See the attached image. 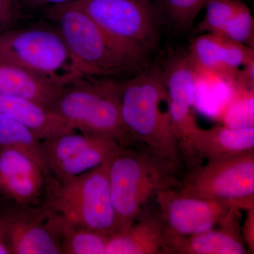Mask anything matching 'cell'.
Instances as JSON below:
<instances>
[{
	"instance_id": "6da1fadb",
	"label": "cell",
	"mask_w": 254,
	"mask_h": 254,
	"mask_svg": "<svg viewBox=\"0 0 254 254\" xmlns=\"http://www.w3.org/2000/svg\"><path fill=\"white\" fill-rule=\"evenodd\" d=\"M119 100L124 125L133 141L144 143L184 175L185 167L172 126L162 69L147 68L119 82Z\"/></svg>"
},
{
	"instance_id": "7a4b0ae2",
	"label": "cell",
	"mask_w": 254,
	"mask_h": 254,
	"mask_svg": "<svg viewBox=\"0 0 254 254\" xmlns=\"http://www.w3.org/2000/svg\"><path fill=\"white\" fill-rule=\"evenodd\" d=\"M106 165L116 215L115 233L131 226L159 190L181 188L183 175L145 146L123 148Z\"/></svg>"
},
{
	"instance_id": "3957f363",
	"label": "cell",
	"mask_w": 254,
	"mask_h": 254,
	"mask_svg": "<svg viewBox=\"0 0 254 254\" xmlns=\"http://www.w3.org/2000/svg\"><path fill=\"white\" fill-rule=\"evenodd\" d=\"M48 14L58 23L81 77L121 76L141 63L84 11L70 3L49 6Z\"/></svg>"
},
{
	"instance_id": "277c9868",
	"label": "cell",
	"mask_w": 254,
	"mask_h": 254,
	"mask_svg": "<svg viewBox=\"0 0 254 254\" xmlns=\"http://www.w3.org/2000/svg\"><path fill=\"white\" fill-rule=\"evenodd\" d=\"M49 178L43 205L50 211L90 231L107 236L116 232L106 163L67 181Z\"/></svg>"
},
{
	"instance_id": "5b68a950",
	"label": "cell",
	"mask_w": 254,
	"mask_h": 254,
	"mask_svg": "<svg viewBox=\"0 0 254 254\" xmlns=\"http://www.w3.org/2000/svg\"><path fill=\"white\" fill-rule=\"evenodd\" d=\"M53 110L81 133L110 138L124 148L133 141L122 119L119 82L82 76L63 88Z\"/></svg>"
},
{
	"instance_id": "8992f818",
	"label": "cell",
	"mask_w": 254,
	"mask_h": 254,
	"mask_svg": "<svg viewBox=\"0 0 254 254\" xmlns=\"http://www.w3.org/2000/svg\"><path fill=\"white\" fill-rule=\"evenodd\" d=\"M0 58L55 86L81 78L59 30L29 28L0 33Z\"/></svg>"
},
{
	"instance_id": "52a82bcc",
	"label": "cell",
	"mask_w": 254,
	"mask_h": 254,
	"mask_svg": "<svg viewBox=\"0 0 254 254\" xmlns=\"http://www.w3.org/2000/svg\"><path fill=\"white\" fill-rule=\"evenodd\" d=\"M115 41L143 62L158 37V11L153 0H73Z\"/></svg>"
},
{
	"instance_id": "ba28073f",
	"label": "cell",
	"mask_w": 254,
	"mask_h": 254,
	"mask_svg": "<svg viewBox=\"0 0 254 254\" xmlns=\"http://www.w3.org/2000/svg\"><path fill=\"white\" fill-rule=\"evenodd\" d=\"M180 191L239 210L254 208V150L232 158L205 160L187 170Z\"/></svg>"
},
{
	"instance_id": "9c48e42d",
	"label": "cell",
	"mask_w": 254,
	"mask_h": 254,
	"mask_svg": "<svg viewBox=\"0 0 254 254\" xmlns=\"http://www.w3.org/2000/svg\"><path fill=\"white\" fill-rule=\"evenodd\" d=\"M162 74L168 92L174 133L185 169L189 170L203 163L193 145V137L200 128L193 113L198 72L188 54H185L170 60L162 69Z\"/></svg>"
},
{
	"instance_id": "30bf717a",
	"label": "cell",
	"mask_w": 254,
	"mask_h": 254,
	"mask_svg": "<svg viewBox=\"0 0 254 254\" xmlns=\"http://www.w3.org/2000/svg\"><path fill=\"white\" fill-rule=\"evenodd\" d=\"M76 131L43 141L50 174L58 181H67L106 163L124 148L110 138Z\"/></svg>"
},
{
	"instance_id": "8fae6325",
	"label": "cell",
	"mask_w": 254,
	"mask_h": 254,
	"mask_svg": "<svg viewBox=\"0 0 254 254\" xmlns=\"http://www.w3.org/2000/svg\"><path fill=\"white\" fill-rule=\"evenodd\" d=\"M169 235L188 237L219 227L241 210L215 201L188 196L180 190H159L155 195Z\"/></svg>"
},
{
	"instance_id": "7c38bea8",
	"label": "cell",
	"mask_w": 254,
	"mask_h": 254,
	"mask_svg": "<svg viewBox=\"0 0 254 254\" xmlns=\"http://www.w3.org/2000/svg\"><path fill=\"white\" fill-rule=\"evenodd\" d=\"M46 178L41 166L27 155L0 148V208L41 205Z\"/></svg>"
},
{
	"instance_id": "4fadbf2b",
	"label": "cell",
	"mask_w": 254,
	"mask_h": 254,
	"mask_svg": "<svg viewBox=\"0 0 254 254\" xmlns=\"http://www.w3.org/2000/svg\"><path fill=\"white\" fill-rule=\"evenodd\" d=\"M48 213L43 205L0 208L7 227L11 254H63L47 225Z\"/></svg>"
},
{
	"instance_id": "5bb4252c",
	"label": "cell",
	"mask_w": 254,
	"mask_h": 254,
	"mask_svg": "<svg viewBox=\"0 0 254 254\" xmlns=\"http://www.w3.org/2000/svg\"><path fill=\"white\" fill-rule=\"evenodd\" d=\"M188 55L198 73H213L230 83L254 61V48L211 33H200L192 41Z\"/></svg>"
},
{
	"instance_id": "9a60e30c",
	"label": "cell",
	"mask_w": 254,
	"mask_h": 254,
	"mask_svg": "<svg viewBox=\"0 0 254 254\" xmlns=\"http://www.w3.org/2000/svg\"><path fill=\"white\" fill-rule=\"evenodd\" d=\"M168 238L158 209L145 206L127 230L108 237L105 254H165Z\"/></svg>"
},
{
	"instance_id": "2e32d148",
	"label": "cell",
	"mask_w": 254,
	"mask_h": 254,
	"mask_svg": "<svg viewBox=\"0 0 254 254\" xmlns=\"http://www.w3.org/2000/svg\"><path fill=\"white\" fill-rule=\"evenodd\" d=\"M241 213L219 226L198 235L173 236L168 234L165 254H250L242 235Z\"/></svg>"
},
{
	"instance_id": "e0dca14e",
	"label": "cell",
	"mask_w": 254,
	"mask_h": 254,
	"mask_svg": "<svg viewBox=\"0 0 254 254\" xmlns=\"http://www.w3.org/2000/svg\"><path fill=\"white\" fill-rule=\"evenodd\" d=\"M0 114L26 125L42 141L76 131L55 110L21 97L0 93Z\"/></svg>"
},
{
	"instance_id": "ac0fdd59",
	"label": "cell",
	"mask_w": 254,
	"mask_h": 254,
	"mask_svg": "<svg viewBox=\"0 0 254 254\" xmlns=\"http://www.w3.org/2000/svg\"><path fill=\"white\" fill-rule=\"evenodd\" d=\"M193 145L202 161L232 158L254 150V127L236 128L217 125L198 128Z\"/></svg>"
},
{
	"instance_id": "d6986e66",
	"label": "cell",
	"mask_w": 254,
	"mask_h": 254,
	"mask_svg": "<svg viewBox=\"0 0 254 254\" xmlns=\"http://www.w3.org/2000/svg\"><path fill=\"white\" fill-rule=\"evenodd\" d=\"M63 88L0 58V93L31 100L53 110Z\"/></svg>"
},
{
	"instance_id": "ffe728a7",
	"label": "cell",
	"mask_w": 254,
	"mask_h": 254,
	"mask_svg": "<svg viewBox=\"0 0 254 254\" xmlns=\"http://www.w3.org/2000/svg\"><path fill=\"white\" fill-rule=\"evenodd\" d=\"M48 211L47 225L59 242L62 253L105 254L109 236L75 226L60 215Z\"/></svg>"
},
{
	"instance_id": "44dd1931",
	"label": "cell",
	"mask_w": 254,
	"mask_h": 254,
	"mask_svg": "<svg viewBox=\"0 0 254 254\" xmlns=\"http://www.w3.org/2000/svg\"><path fill=\"white\" fill-rule=\"evenodd\" d=\"M1 147H9L22 152L38 163L47 176H51L41 138L26 125L0 114Z\"/></svg>"
},
{
	"instance_id": "7402d4cb",
	"label": "cell",
	"mask_w": 254,
	"mask_h": 254,
	"mask_svg": "<svg viewBox=\"0 0 254 254\" xmlns=\"http://www.w3.org/2000/svg\"><path fill=\"white\" fill-rule=\"evenodd\" d=\"M207 0H154L159 15L162 14L179 30L193 26L195 18L204 8Z\"/></svg>"
},
{
	"instance_id": "603a6c76",
	"label": "cell",
	"mask_w": 254,
	"mask_h": 254,
	"mask_svg": "<svg viewBox=\"0 0 254 254\" xmlns=\"http://www.w3.org/2000/svg\"><path fill=\"white\" fill-rule=\"evenodd\" d=\"M245 4L242 0H207L203 8L205 15L197 26V31L220 34Z\"/></svg>"
},
{
	"instance_id": "cb8c5ba5",
	"label": "cell",
	"mask_w": 254,
	"mask_h": 254,
	"mask_svg": "<svg viewBox=\"0 0 254 254\" xmlns=\"http://www.w3.org/2000/svg\"><path fill=\"white\" fill-rule=\"evenodd\" d=\"M234 94L222 115L223 125L236 128L254 126V90L234 88Z\"/></svg>"
},
{
	"instance_id": "d4e9b609",
	"label": "cell",
	"mask_w": 254,
	"mask_h": 254,
	"mask_svg": "<svg viewBox=\"0 0 254 254\" xmlns=\"http://www.w3.org/2000/svg\"><path fill=\"white\" fill-rule=\"evenodd\" d=\"M219 35L254 48V19L246 3Z\"/></svg>"
},
{
	"instance_id": "484cf974",
	"label": "cell",
	"mask_w": 254,
	"mask_h": 254,
	"mask_svg": "<svg viewBox=\"0 0 254 254\" xmlns=\"http://www.w3.org/2000/svg\"><path fill=\"white\" fill-rule=\"evenodd\" d=\"M22 0H0V33L9 30L18 17Z\"/></svg>"
},
{
	"instance_id": "4316f807",
	"label": "cell",
	"mask_w": 254,
	"mask_h": 254,
	"mask_svg": "<svg viewBox=\"0 0 254 254\" xmlns=\"http://www.w3.org/2000/svg\"><path fill=\"white\" fill-rule=\"evenodd\" d=\"M247 212V220L244 225L243 231L242 232V237L245 242L246 247L248 249L250 253L254 254V208L246 210Z\"/></svg>"
},
{
	"instance_id": "83f0119b",
	"label": "cell",
	"mask_w": 254,
	"mask_h": 254,
	"mask_svg": "<svg viewBox=\"0 0 254 254\" xmlns=\"http://www.w3.org/2000/svg\"><path fill=\"white\" fill-rule=\"evenodd\" d=\"M0 254H11L9 234L4 218L0 215Z\"/></svg>"
},
{
	"instance_id": "f1b7e54d",
	"label": "cell",
	"mask_w": 254,
	"mask_h": 254,
	"mask_svg": "<svg viewBox=\"0 0 254 254\" xmlns=\"http://www.w3.org/2000/svg\"><path fill=\"white\" fill-rule=\"evenodd\" d=\"M23 2L27 3V4L34 6H55V5H60L66 4V3L71 2L73 0H22Z\"/></svg>"
}]
</instances>
